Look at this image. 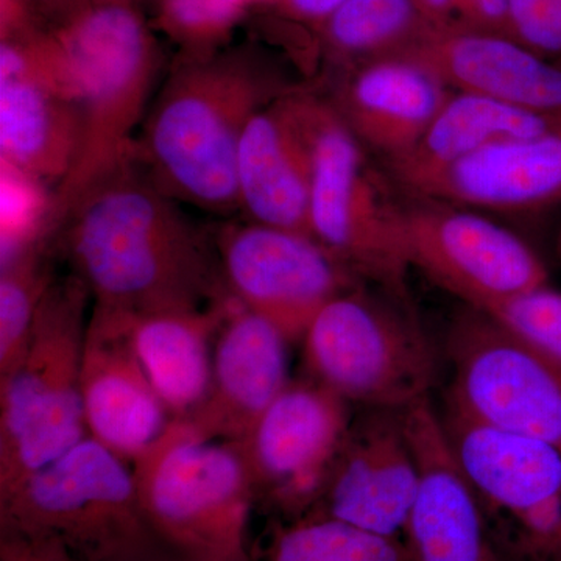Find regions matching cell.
<instances>
[{
  "mask_svg": "<svg viewBox=\"0 0 561 561\" xmlns=\"http://www.w3.org/2000/svg\"><path fill=\"white\" fill-rule=\"evenodd\" d=\"M290 91L256 47L181 57L133 144V160L176 202L208 213L238 210L243 131L257 111Z\"/></svg>",
  "mask_w": 561,
  "mask_h": 561,
  "instance_id": "obj_2",
  "label": "cell"
},
{
  "mask_svg": "<svg viewBox=\"0 0 561 561\" xmlns=\"http://www.w3.org/2000/svg\"><path fill=\"white\" fill-rule=\"evenodd\" d=\"M557 254H559V260L561 264V227L559 230V234H557Z\"/></svg>",
  "mask_w": 561,
  "mask_h": 561,
  "instance_id": "obj_38",
  "label": "cell"
},
{
  "mask_svg": "<svg viewBox=\"0 0 561 561\" xmlns=\"http://www.w3.org/2000/svg\"><path fill=\"white\" fill-rule=\"evenodd\" d=\"M39 38L79 108V153L54 192L47 231L83 192L133 157V131L142 121L161 57L138 0H80Z\"/></svg>",
  "mask_w": 561,
  "mask_h": 561,
  "instance_id": "obj_3",
  "label": "cell"
},
{
  "mask_svg": "<svg viewBox=\"0 0 561 561\" xmlns=\"http://www.w3.org/2000/svg\"><path fill=\"white\" fill-rule=\"evenodd\" d=\"M131 471L147 523L165 548L194 561H250L256 496L238 442L172 420Z\"/></svg>",
  "mask_w": 561,
  "mask_h": 561,
  "instance_id": "obj_6",
  "label": "cell"
},
{
  "mask_svg": "<svg viewBox=\"0 0 561 561\" xmlns=\"http://www.w3.org/2000/svg\"><path fill=\"white\" fill-rule=\"evenodd\" d=\"M41 25L36 0H0V41L22 38Z\"/></svg>",
  "mask_w": 561,
  "mask_h": 561,
  "instance_id": "obj_32",
  "label": "cell"
},
{
  "mask_svg": "<svg viewBox=\"0 0 561 561\" xmlns=\"http://www.w3.org/2000/svg\"><path fill=\"white\" fill-rule=\"evenodd\" d=\"M90 300L76 273L55 278L24 353L0 375V496L90 437L80 389Z\"/></svg>",
  "mask_w": 561,
  "mask_h": 561,
  "instance_id": "obj_5",
  "label": "cell"
},
{
  "mask_svg": "<svg viewBox=\"0 0 561 561\" xmlns=\"http://www.w3.org/2000/svg\"><path fill=\"white\" fill-rule=\"evenodd\" d=\"M54 247L98 308L201 309L230 297L216 234L183 213L133 157L77 198L55 231Z\"/></svg>",
  "mask_w": 561,
  "mask_h": 561,
  "instance_id": "obj_1",
  "label": "cell"
},
{
  "mask_svg": "<svg viewBox=\"0 0 561 561\" xmlns=\"http://www.w3.org/2000/svg\"><path fill=\"white\" fill-rule=\"evenodd\" d=\"M400 55L426 66L451 91L561 114V65L511 36L431 28Z\"/></svg>",
  "mask_w": 561,
  "mask_h": 561,
  "instance_id": "obj_21",
  "label": "cell"
},
{
  "mask_svg": "<svg viewBox=\"0 0 561 561\" xmlns=\"http://www.w3.org/2000/svg\"><path fill=\"white\" fill-rule=\"evenodd\" d=\"M312 190L309 227L321 245L360 278L404 291L411 264L394 205L367 160V149L332 103L309 94Z\"/></svg>",
  "mask_w": 561,
  "mask_h": 561,
  "instance_id": "obj_8",
  "label": "cell"
},
{
  "mask_svg": "<svg viewBox=\"0 0 561 561\" xmlns=\"http://www.w3.org/2000/svg\"><path fill=\"white\" fill-rule=\"evenodd\" d=\"M290 342L232 298L217 332L205 401L187 421L210 438L242 442L289 386Z\"/></svg>",
  "mask_w": 561,
  "mask_h": 561,
  "instance_id": "obj_19",
  "label": "cell"
},
{
  "mask_svg": "<svg viewBox=\"0 0 561 561\" xmlns=\"http://www.w3.org/2000/svg\"><path fill=\"white\" fill-rule=\"evenodd\" d=\"M0 561H72L55 549L11 538L0 541Z\"/></svg>",
  "mask_w": 561,
  "mask_h": 561,
  "instance_id": "obj_35",
  "label": "cell"
},
{
  "mask_svg": "<svg viewBox=\"0 0 561 561\" xmlns=\"http://www.w3.org/2000/svg\"><path fill=\"white\" fill-rule=\"evenodd\" d=\"M486 313L561 367V291L546 284Z\"/></svg>",
  "mask_w": 561,
  "mask_h": 561,
  "instance_id": "obj_29",
  "label": "cell"
},
{
  "mask_svg": "<svg viewBox=\"0 0 561 561\" xmlns=\"http://www.w3.org/2000/svg\"><path fill=\"white\" fill-rule=\"evenodd\" d=\"M463 0H415L420 13L435 31H457Z\"/></svg>",
  "mask_w": 561,
  "mask_h": 561,
  "instance_id": "obj_34",
  "label": "cell"
},
{
  "mask_svg": "<svg viewBox=\"0 0 561 561\" xmlns=\"http://www.w3.org/2000/svg\"><path fill=\"white\" fill-rule=\"evenodd\" d=\"M157 561H194V560L183 559V557H180V556H176L175 560H165V557L162 556L161 559H158Z\"/></svg>",
  "mask_w": 561,
  "mask_h": 561,
  "instance_id": "obj_39",
  "label": "cell"
},
{
  "mask_svg": "<svg viewBox=\"0 0 561 561\" xmlns=\"http://www.w3.org/2000/svg\"><path fill=\"white\" fill-rule=\"evenodd\" d=\"M224 2L230 3V5L236 7V9H241L243 11L250 9L249 0H224Z\"/></svg>",
  "mask_w": 561,
  "mask_h": 561,
  "instance_id": "obj_37",
  "label": "cell"
},
{
  "mask_svg": "<svg viewBox=\"0 0 561 561\" xmlns=\"http://www.w3.org/2000/svg\"><path fill=\"white\" fill-rule=\"evenodd\" d=\"M457 31L511 36L508 0H463Z\"/></svg>",
  "mask_w": 561,
  "mask_h": 561,
  "instance_id": "obj_31",
  "label": "cell"
},
{
  "mask_svg": "<svg viewBox=\"0 0 561 561\" xmlns=\"http://www.w3.org/2000/svg\"><path fill=\"white\" fill-rule=\"evenodd\" d=\"M0 530L72 561H154L168 551L140 507L131 465L92 437L0 496Z\"/></svg>",
  "mask_w": 561,
  "mask_h": 561,
  "instance_id": "obj_4",
  "label": "cell"
},
{
  "mask_svg": "<svg viewBox=\"0 0 561 561\" xmlns=\"http://www.w3.org/2000/svg\"><path fill=\"white\" fill-rule=\"evenodd\" d=\"M451 92L426 66L393 55L343 70L328 101L365 149L393 161L423 138Z\"/></svg>",
  "mask_w": 561,
  "mask_h": 561,
  "instance_id": "obj_20",
  "label": "cell"
},
{
  "mask_svg": "<svg viewBox=\"0 0 561 561\" xmlns=\"http://www.w3.org/2000/svg\"><path fill=\"white\" fill-rule=\"evenodd\" d=\"M80 0H36L43 24H49L60 20L68 11L79 3Z\"/></svg>",
  "mask_w": 561,
  "mask_h": 561,
  "instance_id": "obj_36",
  "label": "cell"
},
{
  "mask_svg": "<svg viewBox=\"0 0 561 561\" xmlns=\"http://www.w3.org/2000/svg\"><path fill=\"white\" fill-rule=\"evenodd\" d=\"M80 389L88 434L130 465L172 421L119 312L92 306Z\"/></svg>",
  "mask_w": 561,
  "mask_h": 561,
  "instance_id": "obj_17",
  "label": "cell"
},
{
  "mask_svg": "<svg viewBox=\"0 0 561 561\" xmlns=\"http://www.w3.org/2000/svg\"><path fill=\"white\" fill-rule=\"evenodd\" d=\"M415 195L494 210H529L560 203L561 128L486 147L427 181Z\"/></svg>",
  "mask_w": 561,
  "mask_h": 561,
  "instance_id": "obj_22",
  "label": "cell"
},
{
  "mask_svg": "<svg viewBox=\"0 0 561 561\" xmlns=\"http://www.w3.org/2000/svg\"><path fill=\"white\" fill-rule=\"evenodd\" d=\"M431 28L415 0H346L319 32L331 65L348 70L411 49Z\"/></svg>",
  "mask_w": 561,
  "mask_h": 561,
  "instance_id": "obj_25",
  "label": "cell"
},
{
  "mask_svg": "<svg viewBox=\"0 0 561 561\" xmlns=\"http://www.w3.org/2000/svg\"><path fill=\"white\" fill-rule=\"evenodd\" d=\"M402 232L411 267L479 311L548 284L529 243L470 208L424 198L402 208Z\"/></svg>",
  "mask_w": 561,
  "mask_h": 561,
  "instance_id": "obj_12",
  "label": "cell"
},
{
  "mask_svg": "<svg viewBox=\"0 0 561 561\" xmlns=\"http://www.w3.org/2000/svg\"><path fill=\"white\" fill-rule=\"evenodd\" d=\"M448 404L561 453V367L490 313L467 306L448 334Z\"/></svg>",
  "mask_w": 561,
  "mask_h": 561,
  "instance_id": "obj_10",
  "label": "cell"
},
{
  "mask_svg": "<svg viewBox=\"0 0 561 561\" xmlns=\"http://www.w3.org/2000/svg\"><path fill=\"white\" fill-rule=\"evenodd\" d=\"M351 404L308 376L291 379L242 442L254 496L295 522L316 508L348 434Z\"/></svg>",
  "mask_w": 561,
  "mask_h": 561,
  "instance_id": "obj_13",
  "label": "cell"
},
{
  "mask_svg": "<svg viewBox=\"0 0 561 561\" xmlns=\"http://www.w3.org/2000/svg\"><path fill=\"white\" fill-rule=\"evenodd\" d=\"M79 108L38 38L0 41V157L3 171L57 183L79 153Z\"/></svg>",
  "mask_w": 561,
  "mask_h": 561,
  "instance_id": "obj_14",
  "label": "cell"
},
{
  "mask_svg": "<svg viewBox=\"0 0 561 561\" xmlns=\"http://www.w3.org/2000/svg\"><path fill=\"white\" fill-rule=\"evenodd\" d=\"M420 472L404 411L353 416L327 485L309 515L330 516L382 537L404 538Z\"/></svg>",
  "mask_w": 561,
  "mask_h": 561,
  "instance_id": "obj_15",
  "label": "cell"
},
{
  "mask_svg": "<svg viewBox=\"0 0 561 561\" xmlns=\"http://www.w3.org/2000/svg\"><path fill=\"white\" fill-rule=\"evenodd\" d=\"M345 2L346 0H278L273 9L287 20L312 24L319 28Z\"/></svg>",
  "mask_w": 561,
  "mask_h": 561,
  "instance_id": "obj_33",
  "label": "cell"
},
{
  "mask_svg": "<svg viewBox=\"0 0 561 561\" xmlns=\"http://www.w3.org/2000/svg\"><path fill=\"white\" fill-rule=\"evenodd\" d=\"M216 247L228 294L290 343L301 342L328 302L360 286V276L306 232L254 221L225 225Z\"/></svg>",
  "mask_w": 561,
  "mask_h": 561,
  "instance_id": "obj_11",
  "label": "cell"
},
{
  "mask_svg": "<svg viewBox=\"0 0 561 561\" xmlns=\"http://www.w3.org/2000/svg\"><path fill=\"white\" fill-rule=\"evenodd\" d=\"M154 22L183 49V57H206L227 46L247 11L224 0H151Z\"/></svg>",
  "mask_w": 561,
  "mask_h": 561,
  "instance_id": "obj_28",
  "label": "cell"
},
{
  "mask_svg": "<svg viewBox=\"0 0 561 561\" xmlns=\"http://www.w3.org/2000/svg\"><path fill=\"white\" fill-rule=\"evenodd\" d=\"M440 416L497 552L518 561H561V453L449 404Z\"/></svg>",
  "mask_w": 561,
  "mask_h": 561,
  "instance_id": "obj_9",
  "label": "cell"
},
{
  "mask_svg": "<svg viewBox=\"0 0 561 561\" xmlns=\"http://www.w3.org/2000/svg\"><path fill=\"white\" fill-rule=\"evenodd\" d=\"M561 114L541 113L453 91L423 138L389 161L394 180L415 194L423 184L494 144L559 130Z\"/></svg>",
  "mask_w": 561,
  "mask_h": 561,
  "instance_id": "obj_24",
  "label": "cell"
},
{
  "mask_svg": "<svg viewBox=\"0 0 561 561\" xmlns=\"http://www.w3.org/2000/svg\"><path fill=\"white\" fill-rule=\"evenodd\" d=\"M301 342L306 376L351 405L405 411L430 398L435 350L400 302L354 287L317 313Z\"/></svg>",
  "mask_w": 561,
  "mask_h": 561,
  "instance_id": "obj_7",
  "label": "cell"
},
{
  "mask_svg": "<svg viewBox=\"0 0 561 561\" xmlns=\"http://www.w3.org/2000/svg\"><path fill=\"white\" fill-rule=\"evenodd\" d=\"M49 243H32L2 260L0 268V375L9 371L31 339L50 284Z\"/></svg>",
  "mask_w": 561,
  "mask_h": 561,
  "instance_id": "obj_27",
  "label": "cell"
},
{
  "mask_svg": "<svg viewBox=\"0 0 561 561\" xmlns=\"http://www.w3.org/2000/svg\"><path fill=\"white\" fill-rule=\"evenodd\" d=\"M420 485L404 545L411 561H501L481 505L457 465L430 398L404 411Z\"/></svg>",
  "mask_w": 561,
  "mask_h": 561,
  "instance_id": "obj_16",
  "label": "cell"
},
{
  "mask_svg": "<svg viewBox=\"0 0 561 561\" xmlns=\"http://www.w3.org/2000/svg\"><path fill=\"white\" fill-rule=\"evenodd\" d=\"M267 561H411L404 540L330 516L308 515L276 531Z\"/></svg>",
  "mask_w": 561,
  "mask_h": 561,
  "instance_id": "obj_26",
  "label": "cell"
},
{
  "mask_svg": "<svg viewBox=\"0 0 561 561\" xmlns=\"http://www.w3.org/2000/svg\"><path fill=\"white\" fill-rule=\"evenodd\" d=\"M231 300L201 309L116 311L172 420L190 419L208 394L214 343Z\"/></svg>",
  "mask_w": 561,
  "mask_h": 561,
  "instance_id": "obj_23",
  "label": "cell"
},
{
  "mask_svg": "<svg viewBox=\"0 0 561 561\" xmlns=\"http://www.w3.org/2000/svg\"><path fill=\"white\" fill-rule=\"evenodd\" d=\"M309 94L295 90L257 111L239 146V209L254 224L311 234Z\"/></svg>",
  "mask_w": 561,
  "mask_h": 561,
  "instance_id": "obj_18",
  "label": "cell"
},
{
  "mask_svg": "<svg viewBox=\"0 0 561 561\" xmlns=\"http://www.w3.org/2000/svg\"><path fill=\"white\" fill-rule=\"evenodd\" d=\"M508 16L513 39L561 60V0H508Z\"/></svg>",
  "mask_w": 561,
  "mask_h": 561,
  "instance_id": "obj_30",
  "label": "cell"
}]
</instances>
